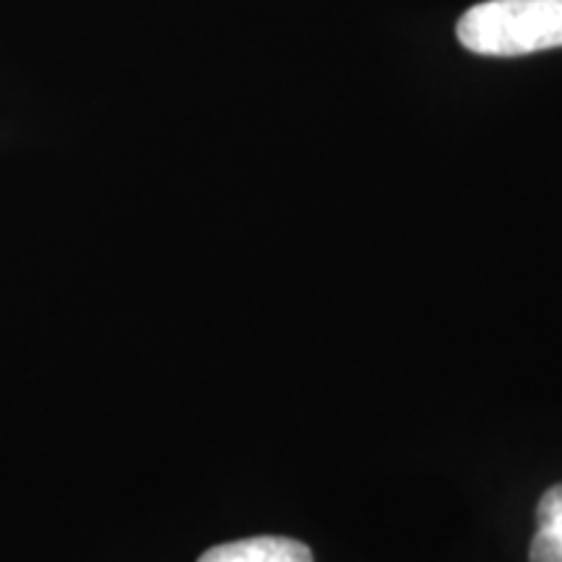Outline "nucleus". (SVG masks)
<instances>
[{
    "mask_svg": "<svg viewBox=\"0 0 562 562\" xmlns=\"http://www.w3.org/2000/svg\"><path fill=\"white\" fill-rule=\"evenodd\" d=\"M459 42L476 55L516 58L562 47V0H484L459 19Z\"/></svg>",
    "mask_w": 562,
    "mask_h": 562,
    "instance_id": "nucleus-1",
    "label": "nucleus"
},
{
    "mask_svg": "<svg viewBox=\"0 0 562 562\" xmlns=\"http://www.w3.org/2000/svg\"><path fill=\"white\" fill-rule=\"evenodd\" d=\"M529 562H562V484H554L537 505V533Z\"/></svg>",
    "mask_w": 562,
    "mask_h": 562,
    "instance_id": "nucleus-3",
    "label": "nucleus"
},
{
    "mask_svg": "<svg viewBox=\"0 0 562 562\" xmlns=\"http://www.w3.org/2000/svg\"><path fill=\"white\" fill-rule=\"evenodd\" d=\"M199 562H313V552L290 537H252L211 547Z\"/></svg>",
    "mask_w": 562,
    "mask_h": 562,
    "instance_id": "nucleus-2",
    "label": "nucleus"
}]
</instances>
